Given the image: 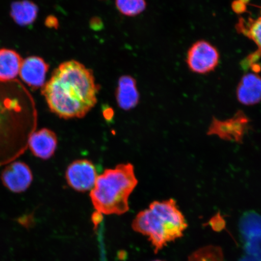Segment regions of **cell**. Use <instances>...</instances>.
Wrapping results in <instances>:
<instances>
[{"mask_svg":"<svg viewBox=\"0 0 261 261\" xmlns=\"http://www.w3.org/2000/svg\"><path fill=\"white\" fill-rule=\"evenodd\" d=\"M37 123L34 100L23 85L0 81V166L23 154Z\"/></svg>","mask_w":261,"mask_h":261,"instance_id":"cell-1","label":"cell"},{"mask_svg":"<svg viewBox=\"0 0 261 261\" xmlns=\"http://www.w3.org/2000/svg\"><path fill=\"white\" fill-rule=\"evenodd\" d=\"M99 87L93 71L77 61L61 64L42 87L51 112L61 118H83L95 106Z\"/></svg>","mask_w":261,"mask_h":261,"instance_id":"cell-2","label":"cell"},{"mask_svg":"<svg viewBox=\"0 0 261 261\" xmlns=\"http://www.w3.org/2000/svg\"><path fill=\"white\" fill-rule=\"evenodd\" d=\"M137 232L148 237L155 253L168 243L184 236L188 227L185 216L174 199L155 201L139 212L132 224Z\"/></svg>","mask_w":261,"mask_h":261,"instance_id":"cell-3","label":"cell"},{"mask_svg":"<svg viewBox=\"0 0 261 261\" xmlns=\"http://www.w3.org/2000/svg\"><path fill=\"white\" fill-rule=\"evenodd\" d=\"M135 168L130 163L106 169L98 176L90 198L98 213L122 215L129 210V196L138 185Z\"/></svg>","mask_w":261,"mask_h":261,"instance_id":"cell-4","label":"cell"},{"mask_svg":"<svg viewBox=\"0 0 261 261\" xmlns=\"http://www.w3.org/2000/svg\"><path fill=\"white\" fill-rule=\"evenodd\" d=\"M220 61V54L216 47L204 40L192 45L187 54V63L192 72L207 74L215 70Z\"/></svg>","mask_w":261,"mask_h":261,"instance_id":"cell-5","label":"cell"},{"mask_svg":"<svg viewBox=\"0 0 261 261\" xmlns=\"http://www.w3.org/2000/svg\"><path fill=\"white\" fill-rule=\"evenodd\" d=\"M98 175L95 166L86 159L77 160L68 166L65 178L75 191H91L95 185Z\"/></svg>","mask_w":261,"mask_h":261,"instance_id":"cell-6","label":"cell"},{"mask_svg":"<svg viewBox=\"0 0 261 261\" xmlns=\"http://www.w3.org/2000/svg\"><path fill=\"white\" fill-rule=\"evenodd\" d=\"M249 120L241 111L231 119L220 120L214 119L208 130V135H216L227 141L241 143L249 125Z\"/></svg>","mask_w":261,"mask_h":261,"instance_id":"cell-7","label":"cell"},{"mask_svg":"<svg viewBox=\"0 0 261 261\" xmlns=\"http://www.w3.org/2000/svg\"><path fill=\"white\" fill-rule=\"evenodd\" d=\"M3 184L14 193H22L30 187L33 174L30 168L25 163L12 162L6 166L1 175Z\"/></svg>","mask_w":261,"mask_h":261,"instance_id":"cell-8","label":"cell"},{"mask_svg":"<svg viewBox=\"0 0 261 261\" xmlns=\"http://www.w3.org/2000/svg\"><path fill=\"white\" fill-rule=\"evenodd\" d=\"M49 69V65L43 59L30 57L22 60L19 75L21 79L32 89L43 87Z\"/></svg>","mask_w":261,"mask_h":261,"instance_id":"cell-9","label":"cell"},{"mask_svg":"<svg viewBox=\"0 0 261 261\" xmlns=\"http://www.w3.org/2000/svg\"><path fill=\"white\" fill-rule=\"evenodd\" d=\"M58 145L56 134L47 128H42L32 134L28 146L32 154L42 160L50 159Z\"/></svg>","mask_w":261,"mask_h":261,"instance_id":"cell-10","label":"cell"},{"mask_svg":"<svg viewBox=\"0 0 261 261\" xmlns=\"http://www.w3.org/2000/svg\"><path fill=\"white\" fill-rule=\"evenodd\" d=\"M236 29L238 34L252 40L257 47V50L247 58L246 64L249 66L257 64V62L261 57V8L260 15L257 18L240 17L236 24Z\"/></svg>","mask_w":261,"mask_h":261,"instance_id":"cell-11","label":"cell"},{"mask_svg":"<svg viewBox=\"0 0 261 261\" xmlns=\"http://www.w3.org/2000/svg\"><path fill=\"white\" fill-rule=\"evenodd\" d=\"M238 100L244 106L256 105L261 102V77L256 73L244 74L237 89Z\"/></svg>","mask_w":261,"mask_h":261,"instance_id":"cell-12","label":"cell"},{"mask_svg":"<svg viewBox=\"0 0 261 261\" xmlns=\"http://www.w3.org/2000/svg\"><path fill=\"white\" fill-rule=\"evenodd\" d=\"M116 97L117 104L124 110L133 109L138 105L140 95L135 78L128 75L120 77Z\"/></svg>","mask_w":261,"mask_h":261,"instance_id":"cell-13","label":"cell"},{"mask_svg":"<svg viewBox=\"0 0 261 261\" xmlns=\"http://www.w3.org/2000/svg\"><path fill=\"white\" fill-rule=\"evenodd\" d=\"M22 58L17 52L10 49H0V81L14 80L19 73Z\"/></svg>","mask_w":261,"mask_h":261,"instance_id":"cell-14","label":"cell"},{"mask_svg":"<svg viewBox=\"0 0 261 261\" xmlns=\"http://www.w3.org/2000/svg\"><path fill=\"white\" fill-rule=\"evenodd\" d=\"M38 7L29 0L13 2L11 6V16L16 24L27 26L34 23L37 19Z\"/></svg>","mask_w":261,"mask_h":261,"instance_id":"cell-15","label":"cell"},{"mask_svg":"<svg viewBox=\"0 0 261 261\" xmlns=\"http://www.w3.org/2000/svg\"><path fill=\"white\" fill-rule=\"evenodd\" d=\"M239 230L244 242L261 238V215L253 211L244 212L239 221Z\"/></svg>","mask_w":261,"mask_h":261,"instance_id":"cell-16","label":"cell"},{"mask_svg":"<svg viewBox=\"0 0 261 261\" xmlns=\"http://www.w3.org/2000/svg\"><path fill=\"white\" fill-rule=\"evenodd\" d=\"M188 261H224L223 252L218 246L201 247L189 256Z\"/></svg>","mask_w":261,"mask_h":261,"instance_id":"cell-17","label":"cell"},{"mask_svg":"<svg viewBox=\"0 0 261 261\" xmlns=\"http://www.w3.org/2000/svg\"><path fill=\"white\" fill-rule=\"evenodd\" d=\"M116 8L123 15L135 16L145 11V0H116Z\"/></svg>","mask_w":261,"mask_h":261,"instance_id":"cell-18","label":"cell"},{"mask_svg":"<svg viewBox=\"0 0 261 261\" xmlns=\"http://www.w3.org/2000/svg\"><path fill=\"white\" fill-rule=\"evenodd\" d=\"M210 224L212 229L215 231H221L226 227V221L220 214H218L210 221Z\"/></svg>","mask_w":261,"mask_h":261,"instance_id":"cell-19","label":"cell"},{"mask_svg":"<svg viewBox=\"0 0 261 261\" xmlns=\"http://www.w3.org/2000/svg\"><path fill=\"white\" fill-rule=\"evenodd\" d=\"M45 25L48 28H57L58 22L57 19L54 16H49L45 20Z\"/></svg>","mask_w":261,"mask_h":261,"instance_id":"cell-20","label":"cell"},{"mask_svg":"<svg viewBox=\"0 0 261 261\" xmlns=\"http://www.w3.org/2000/svg\"><path fill=\"white\" fill-rule=\"evenodd\" d=\"M239 261H261V258L246 254V255L241 257Z\"/></svg>","mask_w":261,"mask_h":261,"instance_id":"cell-21","label":"cell"},{"mask_svg":"<svg viewBox=\"0 0 261 261\" xmlns=\"http://www.w3.org/2000/svg\"><path fill=\"white\" fill-rule=\"evenodd\" d=\"M153 261H163V260H153Z\"/></svg>","mask_w":261,"mask_h":261,"instance_id":"cell-22","label":"cell"}]
</instances>
